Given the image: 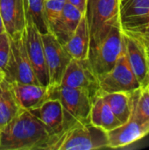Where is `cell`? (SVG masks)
<instances>
[{"label": "cell", "instance_id": "4316f807", "mask_svg": "<svg viewBox=\"0 0 149 150\" xmlns=\"http://www.w3.org/2000/svg\"><path fill=\"white\" fill-rule=\"evenodd\" d=\"M86 2H87V0H67V3L70 4L76 9H78L83 15L85 12Z\"/></svg>", "mask_w": 149, "mask_h": 150}, {"label": "cell", "instance_id": "52a82bcc", "mask_svg": "<svg viewBox=\"0 0 149 150\" xmlns=\"http://www.w3.org/2000/svg\"><path fill=\"white\" fill-rule=\"evenodd\" d=\"M100 94L131 92L141 86L127 59L122 51L115 65L106 73L97 76Z\"/></svg>", "mask_w": 149, "mask_h": 150}, {"label": "cell", "instance_id": "6da1fadb", "mask_svg": "<svg viewBox=\"0 0 149 150\" xmlns=\"http://www.w3.org/2000/svg\"><path fill=\"white\" fill-rule=\"evenodd\" d=\"M59 137L29 110L20 108L0 129V150H54Z\"/></svg>", "mask_w": 149, "mask_h": 150}, {"label": "cell", "instance_id": "8992f818", "mask_svg": "<svg viewBox=\"0 0 149 150\" xmlns=\"http://www.w3.org/2000/svg\"><path fill=\"white\" fill-rule=\"evenodd\" d=\"M3 76L10 83H40L29 61L24 33L18 39H11L10 54Z\"/></svg>", "mask_w": 149, "mask_h": 150}, {"label": "cell", "instance_id": "7c38bea8", "mask_svg": "<svg viewBox=\"0 0 149 150\" xmlns=\"http://www.w3.org/2000/svg\"><path fill=\"white\" fill-rule=\"evenodd\" d=\"M0 14L10 38L22 36L26 25L24 0H0Z\"/></svg>", "mask_w": 149, "mask_h": 150}, {"label": "cell", "instance_id": "30bf717a", "mask_svg": "<svg viewBox=\"0 0 149 150\" xmlns=\"http://www.w3.org/2000/svg\"><path fill=\"white\" fill-rule=\"evenodd\" d=\"M42 40L49 79L48 85L58 86L61 84L64 71L72 58L52 33H42Z\"/></svg>", "mask_w": 149, "mask_h": 150}, {"label": "cell", "instance_id": "d6986e66", "mask_svg": "<svg viewBox=\"0 0 149 150\" xmlns=\"http://www.w3.org/2000/svg\"><path fill=\"white\" fill-rule=\"evenodd\" d=\"M90 122L105 132L111 131L122 125L101 95L97 96L93 99L90 114Z\"/></svg>", "mask_w": 149, "mask_h": 150}, {"label": "cell", "instance_id": "9c48e42d", "mask_svg": "<svg viewBox=\"0 0 149 150\" xmlns=\"http://www.w3.org/2000/svg\"><path fill=\"white\" fill-rule=\"evenodd\" d=\"M60 85L83 89L93 98L100 95L97 76L94 73L88 59L79 60L72 58L64 71Z\"/></svg>", "mask_w": 149, "mask_h": 150}, {"label": "cell", "instance_id": "d4e9b609", "mask_svg": "<svg viewBox=\"0 0 149 150\" xmlns=\"http://www.w3.org/2000/svg\"><path fill=\"white\" fill-rule=\"evenodd\" d=\"M66 3L67 0H45L44 1L45 15L49 27L60 17Z\"/></svg>", "mask_w": 149, "mask_h": 150}, {"label": "cell", "instance_id": "277c9868", "mask_svg": "<svg viewBox=\"0 0 149 150\" xmlns=\"http://www.w3.org/2000/svg\"><path fill=\"white\" fill-rule=\"evenodd\" d=\"M52 99H58L61 103L68 129L77 123L90 122L94 98L87 91L62 85L52 86Z\"/></svg>", "mask_w": 149, "mask_h": 150}, {"label": "cell", "instance_id": "ba28073f", "mask_svg": "<svg viewBox=\"0 0 149 150\" xmlns=\"http://www.w3.org/2000/svg\"><path fill=\"white\" fill-rule=\"evenodd\" d=\"M26 25L24 31V38L29 61L41 85H48L49 79L46 65L45 49L42 40V33L35 26L32 18L25 15Z\"/></svg>", "mask_w": 149, "mask_h": 150}, {"label": "cell", "instance_id": "5b68a950", "mask_svg": "<svg viewBox=\"0 0 149 150\" xmlns=\"http://www.w3.org/2000/svg\"><path fill=\"white\" fill-rule=\"evenodd\" d=\"M122 51V29L120 25H114L102 40L90 47L88 61L97 76L109 71L115 65Z\"/></svg>", "mask_w": 149, "mask_h": 150}, {"label": "cell", "instance_id": "44dd1931", "mask_svg": "<svg viewBox=\"0 0 149 150\" xmlns=\"http://www.w3.org/2000/svg\"><path fill=\"white\" fill-rule=\"evenodd\" d=\"M110 106L114 115L122 123H126L132 115V100L130 92H112L100 94Z\"/></svg>", "mask_w": 149, "mask_h": 150}, {"label": "cell", "instance_id": "e0dca14e", "mask_svg": "<svg viewBox=\"0 0 149 150\" xmlns=\"http://www.w3.org/2000/svg\"><path fill=\"white\" fill-rule=\"evenodd\" d=\"M122 38L124 53L136 78L141 84L148 71L149 63L147 55L142 47L133 39L123 32Z\"/></svg>", "mask_w": 149, "mask_h": 150}, {"label": "cell", "instance_id": "7a4b0ae2", "mask_svg": "<svg viewBox=\"0 0 149 150\" xmlns=\"http://www.w3.org/2000/svg\"><path fill=\"white\" fill-rule=\"evenodd\" d=\"M120 0H87L84 17L86 18L90 46L102 40L114 25H120Z\"/></svg>", "mask_w": 149, "mask_h": 150}, {"label": "cell", "instance_id": "83f0119b", "mask_svg": "<svg viewBox=\"0 0 149 150\" xmlns=\"http://www.w3.org/2000/svg\"><path fill=\"white\" fill-rule=\"evenodd\" d=\"M4 32H5V29H4V25L3 23V19L1 18V14H0V34L4 33Z\"/></svg>", "mask_w": 149, "mask_h": 150}, {"label": "cell", "instance_id": "603a6c76", "mask_svg": "<svg viewBox=\"0 0 149 150\" xmlns=\"http://www.w3.org/2000/svg\"><path fill=\"white\" fill-rule=\"evenodd\" d=\"M45 0H24L25 15L29 16L41 33L49 32V26L45 15Z\"/></svg>", "mask_w": 149, "mask_h": 150}, {"label": "cell", "instance_id": "4fadbf2b", "mask_svg": "<svg viewBox=\"0 0 149 150\" xmlns=\"http://www.w3.org/2000/svg\"><path fill=\"white\" fill-rule=\"evenodd\" d=\"M11 84L20 108L30 111L52 99L51 85L20 83H11Z\"/></svg>", "mask_w": 149, "mask_h": 150}, {"label": "cell", "instance_id": "f1b7e54d", "mask_svg": "<svg viewBox=\"0 0 149 150\" xmlns=\"http://www.w3.org/2000/svg\"><path fill=\"white\" fill-rule=\"evenodd\" d=\"M143 82H147V83H149V68L148 71V74H147V76H146V78H145V80H144Z\"/></svg>", "mask_w": 149, "mask_h": 150}, {"label": "cell", "instance_id": "cb8c5ba5", "mask_svg": "<svg viewBox=\"0 0 149 150\" xmlns=\"http://www.w3.org/2000/svg\"><path fill=\"white\" fill-rule=\"evenodd\" d=\"M122 32L133 39L142 47L149 63V23L133 28L124 29Z\"/></svg>", "mask_w": 149, "mask_h": 150}, {"label": "cell", "instance_id": "484cf974", "mask_svg": "<svg viewBox=\"0 0 149 150\" xmlns=\"http://www.w3.org/2000/svg\"><path fill=\"white\" fill-rule=\"evenodd\" d=\"M11 48V38L6 32L0 34V75L3 76Z\"/></svg>", "mask_w": 149, "mask_h": 150}, {"label": "cell", "instance_id": "2e32d148", "mask_svg": "<svg viewBox=\"0 0 149 150\" xmlns=\"http://www.w3.org/2000/svg\"><path fill=\"white\" fill-rule=\"evenodd\" d=\"M83 16V14L78 9L66 3L60 17L50 25L49 32L64 45L76 31Z\"/></svg>", "mask_w": 149, "mask_h": 150}, {"label": "cell", "instance_id": "8fae6325", "mask_svg": "<svg viewBox=\"0 0 149 150\" xmlns=\"http://www.w3.org/2000/svg\"><path fill=\"white\" fill-rule=\"evenodd\" d=\"M149 134V121H140L133 117L119 127L108 131V148L121 149Z\"/></svg>", "mask_w": 149, "mask_h": 150}, {"label": "cell", "instance_id": "ffe728a7", "mask_svg": "<svg viewBox=\"0 0 149 150\" xmlns=\"http://www.w3.org/2000/svg\"><path fill=\"white\" fill-rule=\"evenodd\" d=\"M12 87L4 77L0 79V129H2L19 111Z\"/></svg>", "mask_w": 149, "mask_h": 150}, {"label": "cell", "instance_id": "5bb4252c", "mask_svg": "<svg viewBox=\"0 0 149 150\" xmlns=\"http://www.w3.org/2000/svg\"><path fill=\"white\" fill-rule=\"evenodd\" d=\"M30 112L54 134L61 135L68 129L65 112L58 99H49Z\"/></svg>", "mask_w": 149, "mask_h": 150}, {"label": "cell", "instance_id": "9a60e30c", "mask_svg": "<svg viewBox=\"0 0 149 150\" xmlns=\"http://www.w3.org/2000/svg\"><path fill=\"white\" fill-rule=\"evenodd\" d=\"M121 29H129L149 23V0H120Z\"/></svg>", "mask_w": 149, "mask_h": 150}, {"label": "cell", "instance_id": "7402d4cb", "mask_svg": "<svg viewBox=\"0 0 149 150\" xmlns=\"http://www.w3.org/2000/svg\"><path fill=\"white\" fill-rule=\"evenodd\" d=\"M132 115L140 121H149V83L143 82L141 86L131 91Z\"/></svg>", "mask_w": 149, "mask_h": 150}, {"label": "cell", "instance_id": "f546056e", "mask_svg": "<svg viewBox=\"0 0 149 150\" xmlns=\"http://www.w3.org/2000/svg\"><path fill=\"white\" fill-rule=\"evenodd\" d=\"M2 77H4V76H2V75H0V79H1V78H2Z\"/></svg>", "mask_w": 149, "mask_h": 150}, {"label": "cell", "instance_id": "3957f363", "mask_svg": "<svg viewBox=\"0 0 149 150\" xmlns=\"http://www.w3.org/2000/svg\"><path fill=\"white\" fill-rule=\"evenodd\" d=\"M108 148L107 132L90 122L77 123L63 132L54 150H95Z\"/></svg>", "mask_w": 149, "mask_h": 150}, {"label": "cell", "instance_id": "ac0fdd59", "mask_svg": "<svg viewBox=\"0 0 149 150\" xmlns=\"http://www.w3.org/2000/svg\"><path fill=\"white\" fill-rule=\"evenodd\" d=\"M90 46V35L84 15L80 20L76 31L63 45L64 48L74 59H88Z\"/></svg>", "mask_w": 149, "mask_h": 150}]
</instances>
